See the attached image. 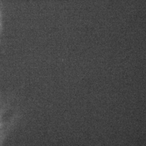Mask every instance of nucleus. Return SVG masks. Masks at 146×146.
Instances as JSON below:
<instances>
[{
    "instance_id": "f257e3e1",
    "label": "nucleus",
    "mask_w": 146,
    "mask_h": 146,
    "mask_svg": "<svg viewBox=\"0 0 146 146\" xmlns=\"http://www.w3.org/2000/svg\"><path fill=\"white\" fill-rule=\"evenodd\" d=\"M2 19H1V16L0 15V34L2 31Z\"/></svg>"
}]
</instances>
